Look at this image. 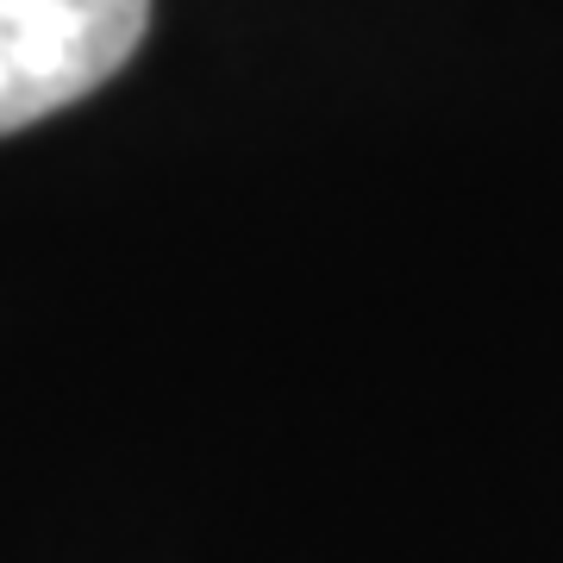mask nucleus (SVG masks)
Segmentation results:
<instances>
[{
    "instance_id": "1",
    "label": "nucleus",
    "mask_w": 563,
    "mask_h": 563,
    "mask_svg": "<svg viewBox=\"0 0 563 563\" xmlns=\"http://www.w3.org/2000/svg\"><path fill=\"white\" fill-rule=\"evenodd\" d=\"M144 25L151 0H0V139L120 76Z\"/></svg>"
}]
</instances>
